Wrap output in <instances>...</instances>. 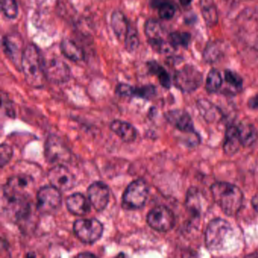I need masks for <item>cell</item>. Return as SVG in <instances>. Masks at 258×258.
Returning <instances> with one entry per match:
<instances>
[{"instance_id": "1", "label": "cell", "mask_w": 258, "mask_h": 258, "mask_svg": "<svg viewBox=\"0 0 258 258\" xmlns=\"http://www.w3.org/2000/svg\"><path fill=\"white\" fill-rule=\"evenodd\" d=\"M21 68L25 81L30 87L42 88L46 82L44 60L38 48L34 44H29L22 52Z\"/></svg>"}, {"instance_id": "2", "label": "cell", "mask_w": 258, "mask_h": 258, "mask_svg": "<svg viewBox=\"0 0 258 258\" xmlns=\"http://www.w3.org/2000/svg\"><path fill=\"white\" fill-rule=\"evenodd\" d=\"M211 192L214 202L225 214L234 217L239 212L244 196L238 186L229 182H217L211 185Z\"/></svg>"}, {"instance_id": "3", "label": "cell", "mask_w": 258, "mask_h": 258, "mask_svg": "<svg viewBox=\"0 0 258 258\" xmlns=\"http://www.w3.org/2000/svg\"><path fill=\"white\" fill-rule=\"evenodd\" d=\"M34 190V179L29 175L12 176L4 186V197L10 205L28 202Z\"/></svg>"}, {"instance_id": "4", "label": "cell", "mask_w": 258, "mask_h": 258, "mask_svg": "<svg viewBox=\"0 0 258 258\" xmlns=\"http://www.w3.org/2000/svg\"><path fill=\"white\" fill-rule=\"evenodd\" d=\"M234 230L232 225L221 218L211 220L205 231V244L211 251L226 250L227 243L232 239Z\"/></svg>"}, {"instance_id": "5", "label": "cell", "mask_w": 258, "mask_h": 258, "mask_svg": "<svg viewBox=\"0 0 258 258\" xmlns=\"http://www.w3.org/2000/svg\"><path fill=\"white\" fill-rule=\"evenodd\" d=\"M149 191V185L146 181L141 179L133 181L123 192V208L128 210L141 209L146 205Z\"/></svg>"}, {"instance_id": "6", "label": "cell", "mask_w": 258, "mask_h": 258, "mask_svg": "<svg viewBox=\"0 0 258 258\" xmlns=\"http://www.w3.org/2000/svg\"><path fill=\"white\" fill-rule=\"evenodd\" d=\"M145 34L149 45L158 53L167 55L173 53L176 49L169 40H164V30L158 21L149 19L145 25Z\"/></svg>"}, {"instance_id": "7", "label": "cell", "mask_w": 258, "mask_h": 258, "mask_svg": "<svg viewBox=\"0 0 258 258\" xmlns=\"http://www.w3.org/2000/svg\"><path fill=\"white\" fill-rule=\"evenodd\" d=\"M73 229L80 241L86 244H93L100 239L104 228L97 219H80L74 223Z\"/></svg>"}, {"instance_id": "8", "label": "cell", "mask_w": 258, "mask_h": 258, "mask_svg": "<svg viewBox=\"0 0 258 258\" xmlns=\"http://www.w3.org/2000/svg\"><path fill=\"white\" fill-rule=\"evenodd\" d=\"M203 81L202 72L192 66H184L176 72L173 83L176 88L183 93H191L197 90Z\"/></svg>"}, {"instance_id": "9", "label": "cell", "mask_w": 258, "mask_h": 258, "mask_svg": "<svg viewBox=\"0 0 258 258\" xmlns=\"http://www.w3.org/2000/svg\"><path fill=\"white\" fill-rule=\"evenodd\" d=\"M61 205V193L52 185L42 187L37 191V208L42 214H53Z\"/></svg>"}, {"instance_id": "10", "label": "cell", "mask_w": 258, "mask_h": 258, "mask_svg": "<svg viewBox=\"0 0 258 258\" xmlns=\"http://www.w3.org/2000/svg\"><path fill=\"white\" fill-rule=\"evenodd\" d=\"M147 223L152 229L158 232H167L174 226V214L167 207L159 205L149 211Z\"/></svg>"}, {"instance_id": "11", "label": "cell", "mask_w": 258, "mask_h": 258, "mask_svg": "<svg viewBox=\"0 0 258 258\" xmlns=\"http://www.w3.org/2000/svg\"><path fill=\"white\" fill-rule=\"evenodd\" d=\"M45 157L51 164H62L70 161L72 154L60 138L50 135L45 143Z\"/></svg>"}, {"instance_id": "12", "label": "cell", "mask_w": 258, "mask_h": 258, "mask_svg": "<svg viewBox=\"0 0 258 258\" xmlns=\"http://www.w3.org/2000/svg\"><path fill=\"white\" fill-rule=\"evenodd\" d=\"M48 179L52 186L60 191H66L75 187L76 179L70 170L63 164H57L48 172Z\"/></svg>"}, {"instance_id": "13", "label": "cell", "mask_w": 258, "mask_h": 258, "mask_svg": "<svg viewBox=\"0 0 258 258\" xmlns=\"http://www.w3.org/2000/svg\"><path fill=\"white\" fill-rule=\"evenodd\" d=\"M45 74L46 80L54 84H63L70 78L71 72L69 66L58 58L44 60Z\"/></svg>"}, {"instance_id": "14", "label": "cell", "mask_w": 258, "mask_h": 258, "mask_svg": "<svg viewBox=\"0 0 258 258\" xmlns=\"http://www.w3.org/2000/svg\"><path fill=\"white\" fill-rule=\"evenodd\" d=\"M89 200L97 211H102L108 206L110 191L108 185L101 181L93 182L87 190Z\"/></svg>"}, {"instance_id": "15", "label": "cell", "mask_w": 258, "mask_h": 258, "mask_svg": "<svg viewBox=\"0 0 258 258\" xmlns=\"http://www.w3.org/2000/svg\"><path fill=\"white\" fill-rule=\"evenodd\" d=\"M208 202L206 196L196 187L190 188L186 194L185 207L194 217H199L208 211Z\"/></svg>"}, {"instance_id": "16", "label": "cell", "mask_w": 258, "mask_h": 258, "mask_svg": "<svg viewBox=\"0 0 258 258\" xmlns=\"http://www.w3.org/2000/svg\"><path fill=\"white\" fill-rule=\"evenodd\" d=\"M156 87L154 85L143 86L141 87H134L126 84H120L116 87L115 93L121 97H137L150 100L156 95Z\"/></svg>"}, {"instance_id": "17", "label": "cell", "mask_w": 258, "mask_h": 258, "mask_svg": "<svg viewBox=\"0 0 258 258\" xmlns=\"http://www.w3.org/2000/svg\"><path fill=\"white\" fill-rule=\"evenodd\" d=\"M167 121L181 132L197 134L191 116L183 110L176 109L167 111L165 114Z\"/></svg>"}, {"instance_id": "18", "label": "cell", "mask_w": 258, "mask_h": 258, "mask_svg": "<svg viewBox=\"0 0 258 258\" xmlns=\"http://www.w3.org/2000/svg\"><path fill=\"white\" fill-rule=\"evenodd\" d=\"M90 202L81 193H74L66 200L68 210L75 216H85L90 211Z\"/></svg>"}, {"instance_id": "19", "label": "cell", "mask_w": 258, "mask_h": 258, "mask_svg": "<svg viewBox=\"0 0 258 258\" xmlns=\"http://www.w3.org/2000/svg\"><path fill=\"white\" fill-rule=\"evenodd\" d=\"M111 131L125 143H133L137 137L136 128L126 121L120 120H114L110 124Z\"/></svg>"}, {"instance_id": "20", "label": "cell", "mask_w": 258, "mask_h": 258, "mask_svg": "<svg viewBox=\"0 0 258 258\" xmlns=\"http://www.w3.org/2000/svg\"><path fill=\"white\" fill-rule=\"evenodd\" d=\"M242 146L238 134V126L230 125L228 126L226 131L223 151L227 155H234L239 151Z\"/></svg>"}, {"instance_id": "21", "label": "cell", "mask_w": 258, "mask_h": 258, "mask_svg": "<svg viewBox=\"0 0 258 258\" xmlns=\"http://www.w3.org/2000/svg\"><path fill=\"white\" fill-rule=\"evenodd\" d=\"M111 28L116 37L120 41H124L131 24L122 12L115 11L111 16Z\"/></svg>"}, {"instance_id": "22", "label": "cell", "mask_w": 258, "mask_h": 258, "mask_svg": "<svg viewBox=\"0 0 258 258\" xmlns=\"http://www.w3.org/2000/svg\"><path fill=\"white\" fill-rule=\"evenodd\" d=\"M61 53L72 61L78 62L81 61L85 58L84 50L80 47L73 40L64 39L60 44Z\"/></svg>"}, {"instance_id": "23", "label": "cell", "mask_w": 258, "mask_h": 258, "mask_svg": "<svg viewBox=\"0 0 258 258\" xmlns=\"http://www.w3.org/2000/svg\"><path fill=\"white\" fill-rule=\"evenodd\" d=\"M238 134L241 145L244 147H250L257 139V132L253 125L247 122H241L238 125Z\"/></svg>"}, {"instance_id": "24", "label": "cell", "mask_w": 258, "mask_h": 258, "mask_svg": "<svg viewBox=\"0 0 258 258\" xmlns=\"http://www.w3.org/2000/svg\"><path fill=\"white\" fill-rule=\"evenodd\" d=\"M200 9L205 23L213 27L218 22V14L214 0H200Z\"/></svg>"}, {"instance_id": "25", "label": "cell", "mask_w": 258, "mask_h": 258, "mask_svg": "<svg viewBox=\"0 0 258 258\" xmlns=\"http://www.w3.org/2000/svg\"><path fill=\"white\" fill-rule=\"evenodd\" d=\"M198 108L205 120L214 122L221 118V111L217 107L206 99H201L198 102Z\"/></svg>"}, {"instance_id": "26", "label": "cell", "mask_w": 258, "mask_h": 258, "mask_svg": "<svg viewBox=\"0 0 258 258\" xmlns=\"http://www.w3.org/2000/svg\"><path fill=\"white\" fill-rule=\"evenodd\" d=\"M148 69L152 75L158 78L160 84L166 89H170L171 87V79L168 72L157 61H150L147 63Z\"/></svg>"}, {"instance_id": "27", "label": "cell", "mask_w": 258, "mask_h": 258, "mask_svg": "<svg viewBox=\"0 0 258 258\" xmlns=\"http://www.w3.org/2000/svg\"><path fill=\"white\" fill-rule=\"evenodd\" d=\"M224 55V47L220 42H211L207 45L203 52V58L208 63L217 62Z\"/></svg>"}, {"instance_id": "28", "label": "cell", "mask_w": 258, "mask_h": 258, "mask_svg": "<svg viewBox=\"0 0 258 258\" xmlns=\"http://www.w3.org/2000/svg\"><path fill=\"white\" fill-rule=\"evenodd\" d=\"M222 84H223V79L220 72L216 69L210 71L207 76L206 84H205L207 91L210 93H217L221 88Z\"/></svg>"}, {"instance_id": "29", "label": "cell", "mask_w": 258, "mask_h": 258, "mask_svg": "<svg viewBox=\"0 0 258 258\" xmlns=\"http://www.w3.org/2000/svg\"><path fill=\"white\" fill-rule=\"evenodd\" d=\"M168 40L173 47L187 48L191 40V35L186 32H173L169 35Z\"/></svg>"}, {"instance_id": "30", "label": "cell", "mask_w": 258, "mask_h": 258, "mask_svg": "<svg viewBox=\"0 0 258 258\" xmlns=\"http://www.w3.org/2000/svg\"><path fill=\"white\" fill-rule=\"evenodd\" d=\"M125 47L126 51L133 52L138 49L140 46V39H139L138 33L137 30L130 25L129 30L124 40Z\"/></svg>"}, {"instance_id": "31", "label": "cell", "mask_w": 258, "mask_h": 258, "mask_svg": "<svg viewBox=\"0 0 258 258\" xmlns=\"http://www.w3.org/2000/svg\"><path fill=\"white\" fill-rule=\"evenodd\" d=\"M1 10L6 17L10 19H15L19 14L16 0H1Z\"/></svg>"}, {"instance_id": "32", "label": "cell", "mask_w": 258, "mask_h": 258, "mask_svg": "<svg viewBox=\"0 0 258 258\" xmlns=\"http://www.w3.org/2000/svg\"><path fill=\"white\" fill-rule=\"evenodd\" d=\"M158 15L161 19L164 20H170L173 19L176 13V9L173 4L170 3V0H167L164 4H161L158 8Z\"/></svg>"}, {"instance_id": "33", "label": "cell", "mask_w": 258, "mask_h": 258, "mask_svg": "<svg viewBox=\"0 0 258 258\" xmlns=\"http://www.w3.org/2000/svg\"><path fill=\"white\" fill-rule=\"evenodd\" d=\"M224 78L226 82L236 90H239L242 87V78L235 72L231 70H226L224 72Z\"/></svg>"}, {"instance_id": "34", "label": "cell", "mask_w": 258, "mask_h": 258, "mask_svg": "<svg viewBox=\"0 0 258 258\" xmlns=\"http://www.w3.org/2000/svg\"><path fill=\"white\" fill-rule=\"evenodd\" d=\"M13 149L9 145L3 143L0 148V166L2 168L5 167L13 158Z\"/></svg>"}, {"instance_id": "35", "label": "cell", "mask_w": 258, "mask_h": 258, "mask_svg": "<svg viewBox=\"0 0 258 258\" xmlns=\"http://www.w3.org/2000/svg\"><path fill=\"white\" fill-rule=\"evenodd\" d=\"M3 46H4L6 55H8L12 60L14 61L15 56L18 53V49L16 45L9 39L8 37H5L3 40Z\"/></svg>"}, {"instance_id": "36", "label": "cell", "mask_w": 258, "mask_h": 258, "mask_svg": "<svg viewBox=\"0 0 258 258\" xmlns=\"http://www.w3.org/2000/svg\"><path fill=\"white\" fill-rule=\"evenodd\" d=\"M248 107L251 109H257L258 108V94L255 95L253 97L250 98L247 102Z\"/></svg>"}, {"instance_id": "37", "label": "cell", "mask_w": 258, "mask_h": 258, "mask_svg": "<svg viewBox=\"0 0 258 258\" xmlns=\"http://www.w3.org/2000/svg\"><path fill=\"white\" fill-rule=\"evenodd\" d=\"M167 0H151V7L154 9H158L161 4H164Z\"/></svg>"}, {"instance_id": "38", "label": "cell", "mask_w": 258, "mask_h": 258, "mask_svg": "<svg viewBox=\"0 0 258 258\" xmlns=\"http://www.w3.org/2000/svg\"><path fill=\"white\" fill-rule=\"evenodd\" d=\"M251 205L253 206V209L258 213V194L252 198Z\"/></svg>"}, {"instance_id": "39", "label": "cell", "mask_w": 258, "mask_h": 258, "mask_svg": "<svg viewBox=\"0 0 258 258\" xmlns=\"http://www.w3.org/2000/svg\"><path fill=\"white\" fill-rule=\"evenodd\" d=\"M191 2H192V0H179L181 5L184 7H188V5L191 4Z\"/></svg>"}, {"instance_id": "40", "label": "cell", "mask_w": 258, "mask_h": 258, "mask_svg": "<svg viewBox=\"0 0 258 258\" xmlns=\"http://www.w3.org/2000/svg\"><path fill=\"white\" fill-rule=\"evenodd\" d=\"M78 256H96V255L93 253H89V252H86V253H80L78 255Z\"/></svg>"}]
</instances>
